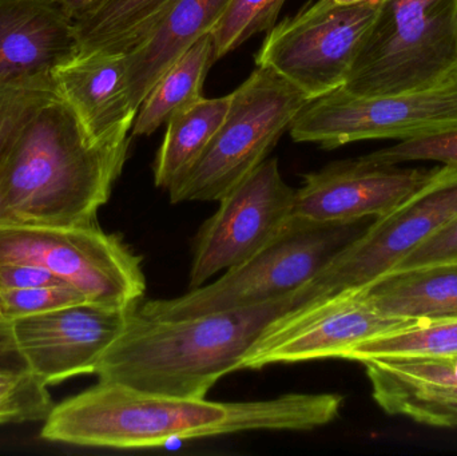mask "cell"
I'll return each instance as SVG.
<instances>
[{
	"instance_id": "cell-18",
	"label": "cell",
	"mask_w": 457,
	"mask_h": 456,
	"mask_svg": "<svg viewBox=\"0 0 457 456\" xmlns=\"http://www.w3.org/2000/svg\"><path fill=\"white\" fill-rule=\"evenodd\" d=\"M231 0H176L138 47L126 54L129 95L138 112L166 70L204 35L211 34Z\"/></svg>"
},
{
	"instance_id": "cell-26",
	"label": "cell",
	"mask_w": 457,
	"mask_h": 456,
	"mask_svg": "<svg viewBox=\"0 0 457 456\" xmlns=\"http://www.w3.org/2000/svg\"><path fill=\"white\" fill-rule=\"evenodd\" d=\"M287 0H231L213 31L214 62L244 45L247 39L276 26Z\"/></svg>"
},
{
	"instance_id": "cell-1",
	"label": "cell",
	"mask_w": 457,
	"mask_h": 456,
	"mask_svg": "<svg viewBox=\"0 0 457 456\" xmlns=\"http://www.w3.org/2000/svg\"><path fill=\"white\" fill-rule=\"evenodd\" d=\"M133 137L93 141L56 96L23 126L0 166V224H96Z\"/></svg>"
},
{
	"instance_id": "cell-13",
	"label": "cell",
	"mask_w": 457,
	"mask_h": 456,
	"mask_svg": "<svg viewBox=\"0 0 457 456\" xmlns=\"http://www.w3.org/2000/svg\"><path fill=\"white\" fill-rule=\"evenodd\" d=\"M137 307L82 303L13 319L11 332L29 371L50 387L70 377L96 374L102 356Z\"/></svg>"
},
{
	"instance_id": "cell-34",
	"label": "cell",
	"mask_w": 457,
	"mask_h": 456,
	"mask_svg": "<svg viewBox=\"0 0 457 456\" xmlns=\"http://www.w3.org/2000/svg\"><path fill=\"white\" fill-rule=\"evenodd\" d=\"M338 4H356V3L367 2V0H335Z\"/></svg>"
},
{
	"instance_id": "cell-4",
	"label": "cell",
	"mask_w": 457,
	"mask_h": 456,
	"mask_svg": "<svg viewBox=\"0 0 457 456\" xmlns=\"http://www.w3.org/2000/svg\"><path fill=\"white\" fill-rule=\"evenodd\" d=\"M317 222L295 216L265 248L219 280L174 299L138 305L142 315L157 319L189 318L255 307L297 291L354 238L362 222Z\"/></svg>"
},
{
	"instance_id": "cell-31",
	"label": "cell",
	"mask_w": 457,
	"mask_h": 456,
	"mask_svg": "<svg viewBox=\"0 0 457 456\" xmlns=\"http://www.w3.org/2000/svg\"><path fill=\"white\" fill-rule=\"evenodd\" d=\"M64 284L66 283L63 280L37 265L21 264V262H0V289L64 286Z\"/></svg>"
},
{
	"instance_id": "cell-12",
	"label": "cell",
	"mask_w": 457,
	"mask_h": 456,
	"mask_svg": "<svg viewBox=\"0 0 457 456\" xmlns=\"http://www.w3.org/2000/svg\"><path fill=\"white\" fill-rule=\"evenodd\" d=\"M295 198V189L282 178L277 158L263 161L228 190L195 238L189 291L265 248L292 219Z\"/></svg>"
},
{
	"instance_id": "cell-5",
	"label": "cell",
	"mask_w": 457,
	"mask_h": 456,
	"mask_svg": "<svg viewBox=\"0 0 457 456\" xmlns=\"http://www.w3.org/2000/svg\"><path fill=\"white\" fill-rule=\"evenodd\" d=\"M457 70V0H383L344 83L354 95L432 87Z\"/></svg>"
},
{
	"instance_id": "cell-29",
	"label": "cell",
	"mask_w": 457,
	"mask_h": 456,
	"mask_svg": "<svg viewBox=\"0 0 457 456\" xmlns=\"http://www.w3.org/2000/svg\"><path fill=\"white\" fill-rule=\"evenodd\" d=\"M368 160L383 165L432 161L457 168V128L431 136L400 141L394 146L365 155Z\"/></svg>"
},
{
	"instance_id": "cell-20",
	"label": "cell",
	"mask_w": 457,
	"mask_h": 456,
	"mask_svg": "<svg viewBox=\"0 0 457 456\" xmlns=\"http://www.w3.org/2000/svg\"><path fill=\"white\" fill-rule=\"evenodd\" d=\"M213 37L204 35L158 79L142 102L131 137L150 136L179 112L204 98V83L214 63Z\"/></svg>"
},
{
	"instance_id": "cell-9",
	"label": "cell",
	"mask_w": 457,
	"mask_h": 456,
	"mask_svg": "<svg viewBox=\"0 0 457 456\" xmlns=\"http://www.w3.org/2000/svg\"><path fill=\"white\" fill-rule=\"evenodd\" d=\"M381 3L313 0L269 29L255 64L273 70L311 99L343 87Z\"/></svg>"
},
{
	"instance_id": "cell-3",
	"label": "cell",
	"mask_w": 457,
	"mask_h": 456,
	"mask_svg": "<svg viewBox=\"0 0 457 456\" xmlns=\"http://www.w3.org/2000/svg\"><path fill=\"white\" fill-rule=\"evenodd\" d=\"M227 403L145 393L120 383L94 387L51 409L40 438L54 444L138 450L219 436Z\"/></svg>"
},
{
	"instance_id": "cell-35",
	"label": "cell",
	"mask_w": 457,
	"mask_h": 456,
	"mask_svg": "<svg viewBox=\"0 0 457 456\" xmlns=\"http://www.w3.org/2000/svg\"><path fill=\"white\" fill-rule=\"evenodd\" d=\"M0 320H4V319L2 318V313H0Z\"/></svg>"
},
{
	"instance_id": "cell-17",
	"label": "cell",
	"mask_w": 457,
	"mask_h": 456,
	"mask_svg": "<svg viewBox=\"0 0 457 456\" xmlns=\"http://www.w3.org/2000/svg\"><path fill=\"white\" fill-rule=\"evenodd\" d=\"M53 78L88 138L130 134L137 112L129 95L126 54L77 55L56 67Z\"/></svg>"
},
{
	"instance_id": "cell-24",
	"label": "cell",
	"mask_w": 457,
	"mask_h": 456,
	"mask_svg": "<svg viewBox=\"0 0 457 456\" xmlns=\"http://www.w3.org/2000/svg\"><path fill=\"white\" fill-rule=\"evenodd\" d=\"M457 355V320L424 321L352 347L344 361Z\"/></svg>"
},
{
	"instance_id": "cell-27",
	"label": "cell",
	"mask_w": 457,
	"mask_h": 456,
	"mask_svg": "<svg viewBox=\"0 0 457 456\" xmlns=\"http://www.w3.org/2000/svg\"><path fill=\"white\" fill-rule=\"evenodd\" d=\"M47 388L29 369H0V426L45 420L54 407Z\"/></svg>"
},
{
	"instance_id": "cell-30",
	"label": "cell",
	"mask_w": 457,
	"mask_h": 456,
	"mask_svg": "<svg viewBox=\"0 0 457 456\" xmlns=\"http://www.w3.org/2000/svg\"><path fill=\"white\" fill-rule=\"evenodd\" d=\"M457 261V216L411 252L391 272Z\"/></svg>"
},
{
	"instance_id": "cell-7",
	"label": "cell",
	"mask_w": 457,
	"mask_h": 456,
	"mask_svg": "<svg viewBox=\"0 0 457 456\" xmlns=\"http://www.w3.org/2000/svg\"><path fill=\"white\" fill-rule=\"evenodd\" d=\"M0 262L37 265L94 304L131 308L146 292L142 257L98 224H0Z\"/></svg>"
},
{
	"instance_id": "cell-16",
	"label": "cell",
	"mask_w": 457,
	"mask_h": 456,
	"mask_svg": "<svg viewBox=\"0 0 457 456\" xmlns=\"http://www.w3.org/2000/svg\"><path fill=\"white\" fill-rule=\"evenodd\" d=\"M372 396L388 415L457 428V355L361 361Z\"/></svg>"
},
{
	"instance_id": "cell-2",
	"label": "cell",
	"mask_w": 457,
	"mask_h": 456,
	"mask_svg": "<svg viewBox=\"0 0 457 456\" xmlns=\"http://www.w3.org/2000/svg\"><path fill=\"white\" fill-rule=\"evenodd\" d=\"M309 300L303 286L255 307L189 318H149L137 307L96 375L99 382L145 393L206 399L220 379L239 371L242 359L271 321Z\"/></svg>"
},
{
	"instance_id": "cell-22",
	"label": "cell",
	"mask_w": 457,
	"mask_h": 456,
	"mask_svg": "<svg viewBox=\"0 0 457 456\" xmlns=\"http://www.w3.org/2000/svg\"><path fill=\"white\" fill-rule=\"evenodd\" d=\"M231 94L203 98L171 118L154 163L155 187L169 190L200 160L224 123Z\"/></svg>"
},
{
	"instance_id": "cell-23",
	"label": "cell",
	"mask_w": 457,
	"mask_h": 456,
	"mask_svg": "<svg viewBox=\"0 0 457 456\" xmlns=\"http://www.w3.org/2000/svg\"><path fill=\"white\" fill-rule=\"evenodd\" d=\"M344 398L337 394H287L270 401L227 403L219 435L255 430L308 431L338 417Z\"/></svg>"
},
{
	"instance_id": "cell-28",
	"label": "cell",
	"mask_w": 457,
	"mask_h": 456,
	"mask_svg": "<svg viewBox=\"0 0 457 456\" xmlns=\"http://www.w3.org/2000/svg\"><path fill=\"white\" fill-rule=\"evenodd\" d=\"M90 303L71 286L0 289V313L4 320L37 315L69 305Z\"/></svg>"
},
{
	"instance_id": "cell-25",
	"label": "cell",
	"mask_w": 457,
	"mask_h": 456,
	"mask_svg": "<svg viewBox=\"0 0 457 456\" xmlns=\"http://www.w3.org/2000/svg\"><path fill=\"white\" fill-rule=\"evenodd\" d=\"M58 95L53 77L0 85V166L19 131Z\"/></svg>"
},
{
	"instance_id": "cell-32",
	"label": "cell",
	"mask_w": 457,
	"mask_h": 456,
	"mask_svg": "<svg viewBox=\"0 0 457 456\" xmlns=\"http://www.w3.org/2000/svg\"><path fill=\"white\" fill-rule=\"evenodd\" d=\"M0 369H29L13 342L10 320H0Z\"/></svg>"
},
{
	"instance_id": "cell-33",
	"label": "cell",
	"mask_w": 457,
	"mask_h": 456,
	"mask_svg": "<svg viewBox=\"0 0 457 456\" xmlns=\"http://www.w3.org/2000/svg\"><path fill=\"white\" fill-rule=\"evenodd\" d=\"M106 2L107 0H61L64 10L74 21L94 12Z\"/></svg>"
},
{
	"instance_id": "cell-11",
	"label": "cell",
	"mask_w": 457,
	"mask_h": 456,
	"mask_svg": "<svg viewBox=\"0 0 457 456\" xmlns=\"http://www.w3.org/2000/svg\"><path fill=\"white\" fill-rule=\"evenodd\" d=\"M416 323L383 315L365 286L344 289L311 300L271 321L242 359L239 371L341 359L360 343Z\"/></svg>"
},
{
	"instance_id": "cell-15",
	"label": "cell",
	"mask_w": 457,
	"mask_h": 456,
	"mask_svg": "<svg viewBox=\"0 0 457 456\" xmlns=\"http://www.w3.org/2000/svg\"><path fill=\"white\" fill-rule=\"evenodd\" d=\"M77 55L74 19L61 0H0V85L53 77Z\"/></svg>"
},
{
	"instance_id": "cell-19",
	"label": "cell",
	"mask_w": 457,
	"mask_h": 456,
	"mask_svg": "<svg viewBox=\"0 0 457 456\" xmlns=\"http://www.w3.org/2000/svg\"><path fill=\"white\" fill-rule=\"evenodd\" d=\"M365 291L388 318L402 320H457V261L389 272Z\"/></svg>"
},
{
	"instance_id": "cell-8",
	"label": "cell",
	"mask_w": 457,
	"mask_h": 456,
	"mask_svg": "<svg viewBox=\"0 0 457 456\" xmlns=\"http://www.w3.org/2000/svg\"><path fill=\"white\" fill-rule=\"evenodd\" d=\"M457 128V70L432 87L361 96L343 87L312 99L293 120L295 142L336 149L367 139H407Z\"/></svg>"
},
{
	"instance_id": "cell-21",
	"label": "cell",
	"mask_w": 457,
	"mask_h": 456,
	"mask_svg": "<svg viewBox=\"0 0 457 456\" xmlns=\"http://www.w3.org/2000/svg\"><path fill=\"white\" fill-rule=\"evenodd\" d=\"M176 0H107L74 21L78 55L128 54L138 47Z\"/></svg>"
},
{
	"instance_id": "cell-6",
	"label": "cell",
	"mask_w": 457,
	"mask_h": 456,
	"mask_svg": "<svg viewBox=\"0 0 457 456\" xmlns=\"http://www.w3.org/2000/svg\"><path fill=\"white\" fill-rule=\"evenodd\" d=\"M312 99L265 66L231 93L227 118L200 160L170 189L171 203L220 201L263 162Z\"/></svg>"
},
{
	"instance_id": "cell-14",
	"label": "cell",
	"mask_w": 457,
	"mask_h": 456,
	"mask_svg": "<svg viewBox=\"0 0 457 456\" xmlns=\"http://www.w3.org/2000/svg\"><path fill=\"white\" fill-rule=\"evenodd\" d=\"M437 170L383 165L365 155L337 161L303 177L293 214L317 222L380 219L423 189Z\"/></svg>"
},
{
	"instance_id": "cell-10",
	"label": "cell",
	"mask_w": 457,
	"mask_h": 456,
	"mask_svg": "<svg viewBox=\"0 0 457 456\" xmlns=\"http://www.w3.org/2000/svg\"><path fill=\"white\" fill-rule=\"evenodd\" d=\"M457 216V168L439 166L434 178L344 246L306 288L312 300L372 283L399 265Z\"/></svg>"
}]
</instances>
